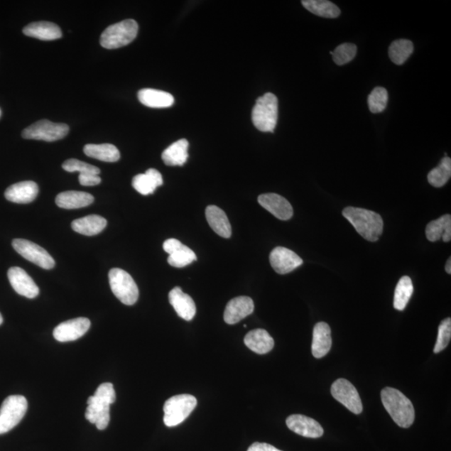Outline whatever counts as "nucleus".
Returning <instances> with one entry per match:
<instances>
[{"mask_svg": "<svg viewBox=\"0 0 451 451\" xmlns=\"http://www.w3.org/2000/svg\"><path fill=\"white\" fill-rule=\"evenodd\" d=\"M116 400L115 388L112 383H104L99 386L94 395L87 401V409L85 418L97 429L104 430L110 423L111 405Z\"/></svg>", "mask_w": 451, "mask_h": 451, "instance_id": "obj_1", "label": "nucleus"}, {"mask_svg": "<svg viewBox=\"0 0 451 451\" xmlns=\"http://www.w3.org/2000/svg\"><path fill=\"white\" fill-rule=\"evenodd\" d=\"M381 400L389 415L401 428H409L414 423V406L402 392L391 387L384 388L381 391Z\"/></svg>", "mask_w": 451, "mask_h": 451, "instance_id": "obj_2", "label": "nucleus"}, {"mask_svg": "<svg viewBox=\"0 0 451 451\" xmlns=\"http://www.w3.org/2000/svg\"><path fill=\"white\" fill-rule=\"evenodd\" d=\"M343 216L364 239L376 241L383 234L384 222L377 212L364 208L348 207L344 209Z\"/></svg>", "mask_w": 451, "mask_h": 451, "instance_id": "obj_3", "label": "nucleus"}, {"mask_svg": "<svg viewBox=\"0 0 451 451\" xmlns=\"http://www.w3.org/2000/svg\"><path fill=\"white\" fill-rule=\"evenodd\" d=\"M278 117V101L273 93H266L256 102L251 121L260 131L273 132Z\"/></svg>", "mask_w": 451, "mask_h": 451, "instance_id": "obj_4", "label": "nucleus"}, {"mask_svg": "<svg viewBox=\"0 0 451 451\" xmlns=\"http://www.w3.org/2000/svg\"><path fill=\"white\" fill-rule=\"evenodd\" d=\"M138 34V23L134 20H126L109 26L102 34L101 45L104 48L114 50L129 45Z\"/></svg>", "mask_w": 451, "mask_h": 451, "instance_id": "obj_5", "label": "nucleus"}, {"mask_svg": "<svg viewBox=\"0 0 451 451\" xmlns=\"http://www.w3.org/2000/svg\"><path fill=\"white\" fill-rule=\"evenodd\" d=\"M109 283L114 295L124 305L131 306L138 300V287L125 270L112 268L109 272Z\"/></svg>", "mask_w": 451, "mask_h": 451, "instance_id": "obj_6", "label": "nucleus"}, {"mask_svg": "<svg viewBox=\"0 0 451 451\" xmlns=\"http://www.w3.org/2000/svg\"><path fill=\"white\" fill-rule=\"evenodd\" d=\"M197 405V398L187 393L168 398L163 407L164 424L168 427H174L183 423Z\"/></svg>", "mask_w": 451, "mask_h": 451, "instance_id": "obj_7", "label": "nucleus"}, {"mask_svg": "<svg viewBox=\"0 0 451 451\" xmlns=\"http://www.w3.org/2000/svg\"><path fill=\"white\" fill-rule=\"evenodd\" d=\"M27 409L26 397L11 396L6 398L0 408V435L7 433L20 423Z\"/></svg>", "mask_w": 451, "mask_h": 451, "instance_id": "obj_8", "label": "nucleus"}, {"mask_svg": "<svg viewBox=\"0 0 451 451\" xmlns=\"http://www.w3.org/2000/svg\"><path fill=\"white\" fill-rule=\"evenodd\" d=\"M70 128L64 123H54L41 120L26 128L22 132L25 139L55 141L63 139L68 135Z\"/></svg>", "mask_w": 451, "mask_h": 451, "instance_id": "obj_9", "label": "nucleus"}, {"mask_svg": "<svg viewBox=\"0 0 451 451\" xmlns=\"http://www.w3.org/2000/svg\"><path fill=\"white\" fill-rule=\"evenodd\" d=\"M12 246L17 253L23 259L30 261L39 267L50 270L55 267V262L48 251L41 248L39 245L26 239H14Z\"/></svg>", "mask_w": 451, "mask_h": 451, "instance_id": "obj_10", "label": "nucleus"}, {"mask_svg": "<svg viewBox=\"0 0 451 451\" xmlns=\"http://www.w3.org/2000/svg\"><path fill=\"white\" fill-rule=\"evenodd\" d=\"M332 396L342 405L354 413L359 415L363 411V403L357 389L347 379H339L332 384Z\"/></svg>", "mask_w": 451, "mask_h": 451, "instance_id": "obj_11", "label": "nucleus"}, {"mask_svg": "<svg viewBox=\"0 0 451 451\" xmlns=\"http://www.w3.org/2000/svg\"><path fill=\"white\" fill-rule=\"evenodd\" d=\"M269 260L275 272L279 274L291 273L303 263L297 254L283 246H277L271 251Z\"/></svg>", "mask_w": 451, "mask_h": 451, "instance_id": "obj_12", "label": "nucleus"}, {"mask_svg": "<svg viewBox=\"0 0 451 451\" xmlns=\"http://www.w3.org/2000/svg\"><path fill=\"white\" fill-rule=\"evenodd\" d=\"M90 321L87 317H77L61 322L53 332L54 338L59 342H70L82 338L89 330Z\"/></svg>", "mask_w": 451, "mask_h": 451, "instance_id": "obj_13", "label": "nucleus"}, {"mask_svg": "<svg viewBox=\"0 0 451 451\" xmlns=\"http://www.w3.org/2000/svg\"><path fill=\"white\" fill-rule=\"evenodd\" d=\"M8 278L13 290L20 295L28 298H35L39 295V288L25 270L18 267L9 268Z\"/></svg>", "mask_w": 451, "mask_h": 451, "instance_id": "obj_14", "label": "nucleus"}, {"mask_svg": "<svg viewBox=\"0 0 451 451\" xmlns=\"http://www.w3.org/2000/svg\"><path fill=\"white\" fill-rule=\"evenodd\" d=\"M259 203L278 219L287 221L293 215V207L286 198L276 193L260 195Z\"/></svg>", "mask_w": 451, "mask_h": 451, "instance_id": "obj_15", "label": "nucleus"}, {"mask_svg": "<svg viewBox=\"0 0 451 451\" xmlns=\"http://www.w3.org/2000/svg\"><path fill=\"white\" fill-rule=\"evenodd\" d=\"M286 424L294 433L307 438H320L324 435V429L315 420L303 415H293L288 418Z\"/></svg>", "mask_w": 451, "mask_h": 451, "instance_id": "obj_16", "label": "nucleus"}, {"mask_svg": "<svg viewBox=\"0 0 451 451\" xmlns=\"http://www.w3.org/2000/svg\"><path fill=\"white\" fill-rule=\"evenodd\" d=\"M254 311V303L249 297L241 296L232 298L227 303L224 312V321L227 325H235L251 315Z\"/></svg>", "mask_w": 451, "mask_h": 451, "instance_id": "obj_17", "label": "nucleus"}, {"mask_svg": "<svg viewBox=\"0 0 451 451\" xmlns=\"http://www.w3.org/2000/svg\"><path fill=\"white\" fill-rule=\"evenodd\" d=\"M169 302L178 315L183 320L191 321L196 315L197 308L193 299L183 292L182 288L175 287L169 293Z\"/></svg>", "mask_w": 451, "mask_h": 451, "instance_id": "obj_18", "label": "nucleus"}, {"mask_svg": "<svg viewBox=\"0 0 451 451\" xmlns=\"http://www.w3.org/2000/svg\"><path fill=\"white\" fill-rule=\"evenodd\" d=\"M38 193H39L38 185L32 180H26V182L13 184L6 189L4 196L9 202L27 204L34 201Z\"/></svg>", "mask_w": 451, "mask_h": 451, "instance_id": "obj_19", "label": "nucleus"}, {"mask_svg": "<svg viewBox=\"0 0 451 451\" xmlns=\"http://www.w3.org/2000/svg\"><path fill=\"white\" fill-rule=\"evenodd\" d=\"M332 347L331 330L325 322H317L313 327L312 354L313 357L321 359L330 352Z\"/></svg>", "mask_w": 451, "mask_h": 451, "instance_id": "obj_20", "label": "nucleus"}, {"mask_svg": "<svg viewBox=\"0 0 451 451\" xmlns=\"http://www.w3.org/2000/svg\"><path fill=\"white\" fill-rule=\"evenodd\" d=\"M23 34L41 40H55L63 36L60 28L54 23L40 21L23 28Z\"/></svg>", "mask_w": 451, "mask_h": 451, "instance_id": "obj_21", "label": "nucleus"}, {"mask_svg": "<svg viewBox=\"0 0 451 451\" xmlns=\"http://www.w3.org/2000/svg\"><path fill=\"white\" fill-rule=\"evenodd\" d=\"M206 217L211 229L224 239H229L232 235V227L226 213L221 208L211 205L206 209Z\"/></svg>", "mask_w": 451, "mask_h": 451, "instance_id": "obj_22", "label": "nucleus"}, {"mask_svg": "<svg viewBox=\"0 0 451 451\" xmlns=\"http://www.w3.org/2000/svg\"><path fill=\"white\" fill-rule=\"evenodd\" d=\"M244 344L256 354H265L274 347V340L267 331L262 329L249 332L245 336Z\"/></svg>", "mask_w": 451, "mask_h": 451, "instance_id": "obj_23", "label": "nucleus"}, {"mask_svg": "<svg viewBox=\"0 0 451 451\" xmlns=\"http://www.w3.org/2000/svg\"><path fill=\"white\" fill-rule=\"evenodd\" d=\"M163 184V175L158 170L151 168L144 174L136 175L132 180V187L141 195L153 194L155 190Z\"/></svg>", "mask_w": 451, "mask_h": 451, "instance_id": "obj_24", "label": "nucleus"}, {"mask_svg": "<svg viewBox=\"0 0 451 451\" xmlns=\"http://www.w3.org/2000/svg\"><path fill=\"white\" fill-rule=\"evenodd\" d=\"M138 99L142 104L151 108H168L174 104L173 94L154 89H141Z\"/></svg>", "mask_w": 451, "mask_h": 451, "instance_id": "obj_25", "label": "nucleus"}, {"mask_svg": "<svg viewBox=\"0 0 451 451\" xmlns=\"http://www.w3.org/2000/svg\"><path fill=\"white\" fill-rule=\"evenodd\" d=\"M107 221L104 217L98 215H89L71 223V227L75 232L85 236H94L106 229Z\"/></svg>", "mask_w": 451, "mask_h": 451, "instance_id": "obj_26", "label": "nucleus"}, {"mask_svg": "<svg viewBox=\"0 0 451 451\" xmlns=\"http://www.w3.org/2000/svg\"><path fill=\"white\" fill-rule=\"evenodd\" d=\"M94 202V197L92 194L67 191L61 192L55 198L56 205L64 209H77L87 207Z\"/></svg>", "mask_w": 451, "mask_h": 451, "instance_id": "obj_27", "label": "nucleus"}, {"mask_svg": "<svg viewBox=\"0 0 451 451\" xmlns=\"http://www.w3.org/2000/svg\"><path fill=\"white\" fill-rule=\"evenodd\" d=\"M425 234L430 241L442 239L445 243H449L451 240V216L444 215L430 222L426 227Z\"/></svg>", "mask_w": 451, "mask_h": 451, "instance_id": "obj_28", "label": "nucleus"}, {"mask_svg": "<svg viewBox=\"0 0 451 451\" xmlns=\"http://www.w3.org/2000/svg\"><path fill=\"white\" fill-rule=\"evenodd\" d=\"M188 146L186 139L174 142L161 155L164 163L168 165H183L188 158Z\"/></svg>", "mask_w": 451, "mask_h": 451, "instance_id": "obj_29", "label": "nucleus"}, {"mask_svg": "<svg viewBox=\"0 0 451 451\" xmlns=\"http://www.w3.org/2000/svg\"><path fill=\"white\" fill-rule=\"evenodd\" d=\"M85 155L106 163H116L120 160V151L112 144H87L84 147Z\"/></svg>", "mask_w": 451, "mask_h": 451, "instance_id": "obj_30", "label": "nucleus"}, {"mask_svg": "<svg viewBox=\"0 0 451 451\" xmlns=\"http://www.w3.org/2000/svg\"><path fill=\"white\" fill-rule=\"evenodd\" d=\"M302 4L308 11L322 18H338L341 13L336 4L327 0H303Z\"/></svg>", "mask_w": 451, "mask_h": 451, "instance_id": "obj_31", "label": "nucleus"}, {"mask_svg": "<svg viewBox=\"0 0 451 451\" xmlns=\"http://www.w3.org/2000/svg\"><path fill=\"white\" fill-rule=\"evenodd\" d=\"M413 293H414V286H413L411 278L408 276L402 277L396 288L393 308L398 311L405 310Z\"/></svg>", "mask_w": 451, "mask_h": 451, "instance_id": "obj_32", "label": "nucleus"}, {"mask_svg": "<svg viewBox=\"0 0 451 451\" xmlns=\"http://www.w3.org/2000/svg\"><path fill=\"white\" fill-rule=\"evenodd\" d=\"M414 51V45L409 40L401 39L392 42L388 49L389 58L393 63L401 65L410 58Z\"/></svg>", "mask_w": 451, "mask_h": 451, "instance_id": "obj_33", "label": "nucleus"}, {"mask_svg": "<svg viewBox=\"0 0 451 451\" xmlns=\"http://www.w3.org/2000/svg\"><path fill=\"white\" fill-rule=\"evenodd\" d=\"M451 177V159L448 156L441 160L438 168L431 170L428 174V182L435 188H442Z\"/></svg>", "mask_w": 451, "mask_h": 451, "instance_id": "obj_34", "label": "nucleus"}, {"mask_svg": "<svg viewBox=\"0 0 451 451\" xmlns=\"http://www.w3.org/2000/svg\"><path fill=\"white\" fill-rule=\"evenodd\" d=\"M197 260V255L186 245H182L169 255L168 262L174 268H184Z\"/></svg>", "mask_w": 451, "mask_h": 451, "instance_id": "obj_35", "label": "nucleus"}, {"mask_svg": "<svg viewBox=\"0 0 451 451\" xmlns=\"http://www.w3.org/2000/svg\"><path fill=\"white\" fill-rule=\"evenodd\" d=\"M388 101V94L386 89L384 87L374 88L368 98L370 112L374 114L383 112L386 110Z\"/></svg>", "mask_w": 451, "mask_h": 451, "instance_id": "obj_36", "label": "nucleus"}, {"mask_svg": "<svg viewBox=\"0 0 451 451\" xmlns=\"http://www.w3.org/2000/svg\"><path fill=\"white\" fill-rule=\"evenodd\" d=\"M357 53V47L351 43L341 44L333 51V60L335 64L344 65L350 63L354 59Z\"/></svg>", "mask_w": 451, "mask_h": 451, "instance_id": "obj_37", "label": "nucleus"}, {"mask_svg": "<svg viewBox=\"0 0 451 451\" xmlns=\"http://www.w3.org/2000/svg\"><path fill=\"white\" fill-rule=\"evenodd\" d=\"M63 168L68 173H80V174L99 175L101 170L94 165L84 163L77 159H69L63 164Z\"/></svg>", "mask_w": 451, "mask_h": 451, "instance_id": "obj_38", "label": "nucleus"}, {"mask_svg": "<svg viewBox=\"0 0 451 451\" xmlns=\"http://www.w3.org/2000/svg\"><path fill=\"white\" fill-rule=\"evenodd\" d=\"M451 339V320L450 317L440 322L438 330V341L435 345V354H439L447 347Z\"/></svg>", "mask_w": 451, "mask_h": 451, "instance_id": "obj_39", "label": "nucleus"}, {"mask_svg": "<svg viewBox=\"0 0 451 451\" xmlns=\"http://www.w3.org/2000/svg\"><path fill=\"white\" fill-rule=\"evenodd\" d=\"M102 182V178L99 175L94 174H80L79 183L85 187L97 186Z\"/></svg>", "mask_w": 451, "mask_h": 451, "instance_id": "obj_40", "label": "nucleus"}, {"mask_svg": "<svg viewBox=\"0 0 451 451\" xmlns=\"http://www.w3.org/2000/svg\"><path fill=\"white\" fill-rule=\"evenodd\" d=\"M183 244L178 239H170L165 241L163 244V249L165 253H168L169 255L172 254L173 251L178 249Z\"/></svg>", "mask_w": 451, "mask_h": 451, "instance_id": "obj_41", "label": "nucleus"}, {"mask_svg": "<svg viewBox=\"0 0 451 451\" xmlns=\"http://www.w3.org/2000/svg\"><path fill=\"white\" fill-rule=\"evenodd\" d=\"M248 451H282L267 443L255 442L250 446Z\"/></svg>", "mask_w": 451, "mask_h": 451, "instance_id": "obj_42", "label": "nucleus"}, {"mask_svg": "<svg viewBox=\"0 0 451 451\" xmlns=\"http://www.w3.org/2000/svg\"><path fill=\"white\" fill-rule=\"evenodd\" d=\"M445 271L448 274L451 273V259L450 258L448 259L447 263L445 265Z\"/></svg>", "mask_w": 451, "mask_h": 451, "instance_id": "obj_43", "label": "nucleus"}, {"mask_svg": "<svg viewBox=\"0 0 451 451\" xmlns=\"http://www.w3.org/2000/svg\"><path fill=\"white\" fill-rule=\"evenodd\" d=\"M3 322H4L3 316L1 313H0V325L3 324Z\"/></svg>", "mask_w": 451, "mask_h": 451, "instance_id": "obj_44", "label": "nucleus"}, {"mask_svg": "<svg viewBox=\"0 0 451 451\" xmlns=\"http://www.w3.org/2000/svg\"><path fill=\"white\" fill-rule=\"evenodd\" d=\"M1 114H2L1 110H0V116H1Z\"/></svg>", "mask_w": 451, "mask_h": 451, "instance_id": "obj_45", "label": "nucleus"}]
</instances>
